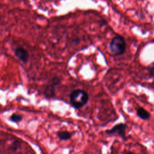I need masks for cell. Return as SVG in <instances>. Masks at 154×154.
<instances>
[{
  "label": "cell",
  "instance_id": "cell-8",
  "mask_svg": "<svg viewBox=\"0 0 154 154\" xmlns=\"http://www.w3.org/2000/svg\"><path fill=\"white\" fill-rule=\"evenodd\" d=\"M10 119L13 122L17 123V122H20L22 120V117L19 114H13L11 116V117H10Z\"/></svg>",
  "mask_w": 154,
  "mask_h": 154
},
{
  "label": "cell",
  "instance_id": "cell-6",
  "mask_svg": "<svg viewBox=\"0 0 154 154\" xmlns=\"http://www.w3.org/2000/svg\"><path fill=\"white\" fill-rule=\"evenodd\" d=\"M136 114L137 116L142 120H148L150 117V114L149 112L142 107H140L137 109Z\"/></svg>",
  "mask_w": 154,
  "mask_h": 154
},
{
  "label": "cell",
  "instance_id": "cell-1",
  "mask_svg": "<svg viewBox=\"0 0 154 154\" xmlns=\"http://www.w3.org/2000/svg\"><path fill=\"white\" fill-rule=\"evenodd\" d=\"M88 99L89 96L88 93L82 90H75L70 94V103L76 109H79L85 106L88 102Z\"/></svg>",
  "mask_w": 154,
  "mask_h": 154
},
{
  "label": "cell",
  "instance_id": "cell-7",
  "mask_svg": "<svg viewBox=\"0 0 154 154\" xmlns=\"http://www.w3.org/2000/svg\"><path fill=\"white\" fill-rule=\"evenodd\" d=\"M72 134L68 131H59L57 132L58 138L61 141H66L72 138Z\"/></svg>",
  "mask_w": 154,
  "mask_h": 154
},
{
  "label": "cell",
  "instance_id": "cell-3",
  "mask_svg": "<svg viewBox=\"0 0 154 154\" xmlns=\"http://www.w3.org/2000/svg\"><path fill=\"white\" fill-rule=\"evenodd\" d=\"M127 125L125 123H119L114 126L111 129L105 131V133L108 135H118L123 140H126V129Z\"/></svg>",
  "mask_w": 154,
  "mask_h": 154
},
{
  "label": "cell",
  "instance_id": "cell-10",
  "mask_svg": "<svg viewBox=\"0 0 154 154\" xmlns=\"http://www.w3.org/2000/svg\"><path fill=\"white\" fill-rule=\"evenodd\" d=\"M124 154H132V153H131V152H127L125 153Z\"/></svg>",
  "mask_w": 154,
  "mask_h": 154
},
{
  "label": "cell",
  "instance_id": "cell-5",
  "mask_svg": "<svg viewBox=\"0 0 154 154\" xmlns=\"http://www.w3.org/2000/svg\"><path fill=\"white\" fill-rule=\"evenodd\" d=\"M14 54L18 59L23 63H26L29 58V54L27 51L23 48H17L16 49Z\"/></svg>",
  "mask_w": 154,
  "mask_h": 154
},
{
  "label": "cell",
  "instance_id": "cell-9",
  "mask_svg": "<svg viewBox=\"0 0 154 154\" xmlns=\"http://www.w3.org/2000/svg\"><path fill=\"white\" fill-rule=\"evenodd\" d=\"M149 74L150 76L154 78V64H151L148 68H147Z\"/></svg>",
  "mask_w": 154,
  "mask_h": 154
},
{
  "label": "cell",
  "instance_id": "cell-4",
  "mask_svg": "<svg viewBox=\"0 0 154 154\" xmlns=\"http://www.w3.org/2000/svg\"><path fill=\"white\" fill-rule=\"evenodd\" d=\"M60 82V80L58 78H54L52 79L50 84L48 85L45 88L44 94L47 98H51L54 97L55 91V86L58 85Z\"/></svg>",
  "mask_w": 154,
  "mask_h": 154
},
{
  "label": "cell",
  "instance_id": "cell-2",
  "mask_svg": "<svg viewBox=\"0 0 154 154\" xmlns=\"http://www.w3.org/2000/svg\"><path fill=\"white\" fill-rule=\"evenodd\" d=\"M126 42L124 38L120 35L114 37L109 45L111 53L115 55H120L124 53L126 49Z\"/></svg>",
  "mask_w": 154,
  "mask_h": 154
}]
</instances>
